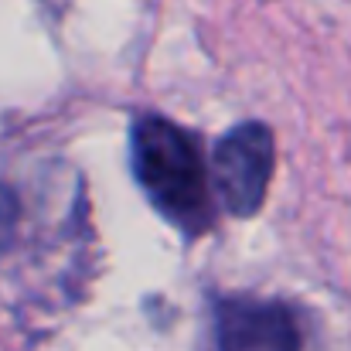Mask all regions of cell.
<instances>
[{"mask_svg": "<svg viewBox=\"0 0 351 351\" xmlns=\"http://www.w3.org/2000/svg\"><path fill=\"white\" fill-rule=\"evenodd\" d=\"M130 157L150 205L184 235H202L215 226L208 167L198 140L178 123L147 113L133 123Z\"/></svg>", "mask_w": 351, "mask_h": 351, "instance_id": "cell-1", "label": "cell"}, {"mask_svg": "<svg viewBox=\"0 0 351 351\" xmlns=\"http://www.w3.org/2000/svg\"><path fill=\"white\" fill-rule=\"evenodd\" d=\"M276 164L273 130L266 123L232 126L212 154V191L235 219H252L269 191Z\"/></svg>", "mask_w": 351, "mask_h": 351, "instance_id": "cell-2", "label": "cell"}, {"mask_svg": "<svg viewBox=\"0 0 351 351\" xmlns=\"http://www.w3.org/2000/svg\"><path fill=\"white\" fill-rule=\"evenodd\" d=\"M215 351H300V324L280 300L229 297L215 307Z\"/></svg>", "mask_w": 351, "mask_h": 351, "instance_id": "cell-3", "label": "cell"}, {"mask_svg": "<svg viewBox=\"0 0 351 351\" xmlns=\"http://www.w3.org/2000/svg\"><path fill=\"white\" fill-rule=\"evenodd\" d=\"M17 219H21L17 195L0 184V256L10 249V242H14V235H17Z\"/></svg>", "mask_w": 351, "mask_h": 351, "instance_id": "cell-4", "label": "cell"}]
</instances>
